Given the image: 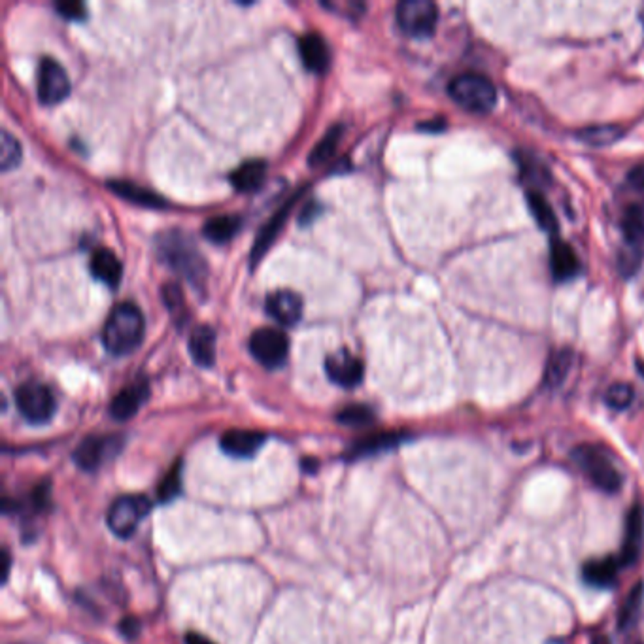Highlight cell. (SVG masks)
Returning a JSON list of instances; mask_svg holds the SVG:
<instances>
[{
    "instance_id": "6da1fadb",
    "label": "cell",
    "mask_w": 644,
    "mask_h": 644,
    "mask_svg": "<svg viewBox=\"0 0 644 644\" xmlns=\"http://www.w3.org/2000/svg\"><path fill=\"white\" fill-rule=\"evenodd\" d=\"M144 337V316L135 303H120L113 306L103 327V342L112 353L133 352Z\"/></svg>"
},
{
    "instance_id": "7a4b0ae2",
    "label": "cell",
    "mask_w": 644,
    "mask_h": 644,
    "mask_svg": "<svg viewBox=\"0 0 644 644\" xmlns=\"http://www.w3.org/2000/svg\"><path fill=\"white\" fill-rule=\"evenodd\" d=\"M157 252L163 260L190 282L200 283L206 276V263L193 240L182 231H167L157 240Z\"/></svg>"
},
{
    "instance_id": "3957f363",
    "label": "cell",
    "mask_w": 644,
    "mask_h": 644,
    "mask_svg": "<svg viewBox=\"0 0 644 644\" xmlns=\"http://www.w3.org/2000/svg\"><path fill=\"white\" fill-rule=\"evenodd\" d=\"M570 457L572 463H575L599 490L614 493L622 488L624 477L607 450L594 445H580L572 450Z\"/></svg>"
},
{
    "instance_id": "277c9868",
    "label": "cell",
    "mask_w": 644,
    "mask_h": 644,
    "mask_svg": "<svg viewBox=\"0 0 644 644\" xmlns=\"http://www.w3.org/2000/svg\"><path fill=\"white\" fill-rule=\"evenodd\" d=\"M448 93L457 105L469 112L485 113L497 103L495 85L480 74H462L450 81Z\"/></svg>"
},
{
    "instance_id": "5b68a950",
    "label": "cell",
    "mask_w": 644,
    "mask_h": 644,
    "mask_svg": "<svg viewBox=\"0 0 644 644\" xmlns=\"http://www.w3.org/2000/svg\"><path fill=\"white\" fill-rule=\"evenodd\" d=\"M150 510L151 500L146 495H121L113 500L106 514L110 531L120 539H128L136 531L138 524L148 516Z\"/></svg>"
},
{
    "instance_id": "8992f818",
    "label": "cell",
    "mask_w": 644,
    "mask_h": 644,
    "mask_svg": "<svg viewBox=\"0 0 644 644\" xmlns=\"http://www.w3.org/2000/svg\"><path fill=\"white\" fill-rule=\"evenodd\" d=\"M625 252L622 253L624 275H633L644 260V203L629 205L622 218Z\"/></svg>"
},
{
    "instance_id": "52a82bcc",
    "label": "cell",
    "mask_w": 644,
    "mask_h": 644,
    "mask_svg": "<svg viewBox=\"0 0 644 644\" xmlns=\"http://www.w3.org/2000/svg\"><path fill=\"white\" fill-rule=\"evenodd\" d=\"M16 405L21 416L35 425L46 423L55 414V397L48 385L28 380L16 390Z\"/></svg>"
},
{
    "instance_id": "ba28073f",
    "label": "cell",
    "mask_w": 644,
    "mask_h": 644,
    "mask_svg": "<svg viewBox=\"0 0 644 644\" xmlns=\"http://www.w3.org/2000/svg\"><path fill=\"white\" fill-rule=\"evenodd\" d=\"M395 16L403 33L414 38H425L435 31L438 8L431 0H403L397 4Z\"/></svg>"
},
{
    "instance_id": "9c48e42d",
    "label": "cell",
    "mask_w": 644,
    "mask_h": 644,
    "mask_svg": "<svg viewBox=\"0 0 644 644\" xmlns=\"http://www.w3.org/2000/svg\"><path fill=\"white\" fill-rule=\"evenodd\" d=\"M250 352L261 365L276 369L288 360L290 340L278 329L261 327L250 337Z\"/></svg>"
},
{
    "instance_id": "30bf717a",
    "label": "cell",
    "mask_w": 644,
    "mask_h": 644,
    "mask_svg": "<svg viewBox=\"0 0 644 644\" xmlns=\"http://www.w3.org/2000/svg\"><path fill=\"white\" fill-rule=\"evenodd\" d=\"M123 448V437H88L80 442L74 452V463L81 469L93 472L110 457L116 455Z\"/></svg>"
},
{
    "instance_id": "8fae6325",
    "label": "cell",
    "mask_w": 644,
    "mask_h": 644,
    "mask_svg": "<svg viewBox=\"0 0 644 644\" xmlns=\"http://www.w3.org/2000/svg\"><path fill=\"white\" fill-rule=\"evenodd\" d=\"M70 91V80L65 68L51 57H44L38 68V98L42 105L51 106L61 103Z\"/></svg>"
},
{
    "instance_id": "7c38bea8",
    "label": "cell",
    "mask_w": 644,
    "mask_h": 644,
    "mask_svg": "<svg viewBox=\"0 0 644 644\" xmlns=\"http://www.w3.org/2000/svg\"><path fill=\"white\" fill-rule=\"evenodd\" d=\"M325 372L329 380L340 385V388H355L363 380L365 367L360 357H355L350 350L342 348L327 355Z\"/></svg>"
},
{
    "instance_id": "4fadbf2b",
    "label": "cell",
    "mask_w": 644,
    "mask_h": 644,
    "mask_svg": "<svg viewBox=\"0 0 644 644\" xmlns=\"http://www.w3.org/2000/svg\"><path fill=\"white\" fill-rule=\"evenodd\" d=\"M267 435L261 431H250V429H231L221 435L220 438V446L221 450L237 457V460H250L257 452L261 450V446L267 442Z\"/></svg>"
},
{
    "instance_id": "5bb4252c",
    "label": "cell",
    "mask_w": 644,
    "mask_h": 644,
    "mask_svg": "<svg viewBox=\"0 0 644 644\" xmlns=\"http://www.w3.org/2000/svg\"><path fill=\"white\" fill-rule=\"evenodd\" d=\"M148 395H150V388H148L146 380H135L133 384H128L127 388H123L116 397L112 399V403H110L112 418L118 422H125L128 418H133L135 414L140 410V407L146 403Z\"/></svg>"
},
{
    "instance_id": "9a60e30c",
    "label": "cell",
    "mask_w": 644,
    "mask_h": 644,
    "mask_svg": "<svg viewBox=\"0 0 644 644\" xmlns=\"http://www.w3.org/2000/svg\"><path fill=\"white\" fill-rule=\"evenodd\" d=\"M642 547H644V507L635 505L629 510L625 518V537L620 554L622 565L624 567L633 565L640 557Z\"/></svg>"
},
{
    "instance_id": "2e32d148",
    "label": "cell",
    "mask_w": 644,
    "mask_h": 644,
    "mask_svg": "<svg viewBox=\"0 0 644 644\" xmlns=\"http://www.w3.org/2000/svg\"><path fill=\"white\" fill-rule=\"evenodd\" d=\"M267 312L283 325H293L303 316V299L291 290H278L267 297Z\"/></svg>"
},
{
    "instance_id": "e0dca14e",
    "label": "cell",
    "mask_w": 644,
    "mask_h": 644,
    "mask_svg": "<svg viewBox=\"0 0 644 644\" xmlns=\"http://www.w3.org/2000/svg\"><path fill=\"white\" fill-rule=\"evenodd\" d=\"M299 53L305 66L312 73L323 74L331 63V53H329L327 42L320 33H306L299 38Z\"/></svg>"
},
{
    "instance_id": "ac0fdd59",
    "label": "cell",
    "mask_w": 644,
    "mask_h": 644,
    "mask_svg": "<svg viewBox=\"0 0 644 644\" xmlns=\"http://www.w3.org/2000/svg\"><path fill=\"white\" fill-rule=\"evenodd\" d=\"M622 567L620 557H601V560H592L584 565L582 578L594 588H612Z\"/></svg>"
},
{
    "instance_id": "d6986e66",
    "label": "cell",
    "mask_w": 644,
    "mask_h": 644,
    "mask_svg": "<svg viewBox=\"0 0 644 644\" xmlns=\"http://www.w3.org/2000/svg\"><path fill=\"white\" fill-rule=\"evenodd\" d=\"M408 437L405 433H380V435H372L367 437L363 440H357L355 445L346 452V457L352 462L361 460V457H369V455H376L382 454L385 450L397 448L400 442H405Z\"/></svg>"
},
{
    "instance_id": "ffe728a7",
    "label": "cell",
    "mask_w": 644,
    "mask_h": 644,
    "mask_svg": "<svg viewBox=\"0 0 644 644\" xmlns=\"http://www.w3.org/2000/svg\"><path fill=\"white\" fill-rule=\"evenodd\" d=\"M190 353L200 367H212L216 361V333L208 325H198L190 337Z\"/></svg>"
},
{
    "instance_id": "44dd1931",
    "label": "cell",
    "mask_w": 644,
    "mask_h": 644,
    "mask_svg": "<svg viewBox=\"0 0 644 644\" xmlns=\"http://www.w3.org/2000/svg\"><path fill=\"white\" fill-rule=\"evenodd\" d=\"M89 268L97 280L105 282L110 288H116L121 280V263L110 248H97L91 255Z\"/></svg>"
},
{
    "instance_id": "7402d4cb",
    "label": "cell",
    "mask_w": 644,
    "mask_h": 644,
    "mask_svg": "<svg viewBox=\"0 0 644 644\" xmlns=\"http://www.w3.org/2000/svg\"><path fill=\"white\" fill-rule=\"evenodd\" d=\"M550 267L555 280H569L572 276H577L580 270V263L575 250L562 240H554L550 252Z\"/></svg>"
},
{
    "instance_id": "603a6c76",
    "label": "cell",
    "mask_w": 644,
    "mask_h": 644,
    "mask_svg": "<svg viewBox=\"0 0 644 644\" xmlns=\"http://www.w3.org/2000/svg\"><path fill=\"white\" fill-rule=\"evenodd\" d=\"M267 165L261 159H252L238 165L231 173V182L238 191H253L263 183Z\"/></svg>"
},
{
    "instance_id": "cb8c5ba5",
    "label": "cell",
    "mask_w": 644,
    "mask_h": 644,
    "mask_svg": "<svg viewBox=\"0 0 644 644\" xmlns=\"http://www.w3.org/2000/svg\"><path fill=\"white\" fill-rule=\"evenodd\" d=\"M110 190L113 193H118L121 198H127L131 200V203H136L140 206H151V208H161L165 206L167 203L159 197L151 193L150 190H144L140 188V185H135L131 182H121V180H112L110 183Z\"/></svg>"
},
{
    "instance_id": "d4e9b609",
    "label": "cell",
    "mask_w": 644,
    "mask_h": 644,
    "mask_svg": "<svg viewBox=\"0 0 644 644\" xmlns=\"http://www.w3.org/2000/svg\"><path fill=\"white\" fill-rule=\"evenodd\" d=\"M240 223H242V220H240V216H237V213H227V216H216V218H212V220H208L205 223L203 235L208 240L216 242V244H223V242L231 240L238 233Z\"/></svg>"
},
{
    "instance_id": "484cf974",
    "label": "cell",
    "mask_w": 644,
    "mask_h": 644,
    "mask_svg": "<svg viewBox=\"0 0 644 644\" xmlns=\"http://www.w3.org/2000/svg\"><path fill=\"white\" fill-rule=\"evenodd\" d=\"M527 203H529V210H531L537 223L548 233H557V220H555V213H554L552 206L548 205V200L539 191H529Z\"/></svg>"
},
{
    "instance_id": "4316f807",
    "label": "cell",
    "mask_w": 644,
    "mask_h": 644,
    "mask_svg": "<svg viewBox=\"0 0 644 644\" xmlns=\"http://www.w3.org/2000/svg\"><path fill=\"white\" fill-rule=\"evenodd\" d=\"M342 128H345L342 125H333V127L329 128V131L325 133V136L318 142V144L314 146V150H312V153H310V157H308V163H310L312 167H314V165H320V163H323V161H327L329 157L333 155V151H335V148H337V144H338V140H340Z\"/></svg>"
},
{
    "instance_id": "83f0119b",
    "label": "cell",
    "mask_w": 644,
    "mask_h": 644,
    "mask_svg": "<svg viewBox=\"0 0 644 644\" xmlns=\"http://www.w3.org/2000/svg\"><path fill=\"white\" fill-rule=\"evenodd\" d=\"M642 595H644V586L642 584H637L635 588L629 592L625 603L620 610V629L622 632H625V629L633 627L635 622L639 620V614H640V607H642Z\"/></svg>"
},
{
    "instance_id": "f1b7e54d",
    "label": "cell",
    "mask_w": 644,
    "mask_h": 644,
    "mask_svg": "<svg viewBox=\"0 0 644 644\" xmlns=\"http://www.w3.org/2000/svg\"><path fill=\"white\" fill-rule=\"evenodd\" d=\"M182 469H183V463H182V460H178V463L170 467L163 482L159 484L157 497H159L161 503H170V500H175L182 493Z\"/></svg>"
},
{
    "instance_id": "f546056e",
    "label": "cell",
    "mask_w": 644,
    "mask_h": 644,
    "mask_svg": "<svg viewBox=\"0 0 644 644\" xmlns=\"http://www.w3.org/2000/svg\"><path fill=\"white\" fill-rule=\"evenodd\" d=\"M290 208H291V203H288V205H285L278 213H276V216L273 218V220H270L267 225H265V229H263V231H261V235H260V238H257L255 240V246H253V252H252V257H253V261H257V260H260V257L265 253V250L268 248V244H270V242H273V238L276 237V233H278V229H280V225H282V221H283V218H285V212H290Z\"/></svg>"
},
{
    "instance_id": "4dcf8cb0",
    "label": "cell",
    "mask_w": 644,
    "mask_h": 644,
    "mask_svg": "<svg viewBox=\"0 0 644 644\" xmlns=\"http://www.w3.org/2000/svg\"><path fill=\"white\" fill-rule=\"evenodd\" d=\"M19 161H21L19 142L8 131H3L0 133V167H3V170H10L13 167H18Z\"/></svg>"
},
{
    "instance_id": "1f68e13d",
    "label": "cell",
    "mask_w": 644,
    "mask_h": 644,
    "mask_svg": "<svg viewBox=\"0 0 644 644\" xmlns=\"http://www.w3.org/2000/svg\"><path fill=\"white\" fill-rule=\"evenodd\" d=\"M337 420L345 425L361 427V425H369L375 422V412L365 405H350L337 414Z\"/></svg>"
},
{
    "instance_id": "d6a6232c",
    "label": "cell",
    "mask_w": 644,
    "mask_h": 644,
    "mask_svg": "<svg viewBox=\"0 0 644 644\" xmlns=\"http://www.w3.org/2000/svg\"><path fill=\"white\" fill-rule=\"evenodd\" d=\"M633 397H635V392L629 384H614L610 385V388L607 390L605 393V403L610 407V408H617V410H624L627 408L629 405L633 403Z\"/></svg>"
},
{
    "instance_id": "836d02e7",
    "label": "cell",
    "mask_w": 644,
    "mask_h": 644,
    "mask_svg": "<svg viewBox=\"0 0 644 644\" xmlns=\"http://www.w3.org/2000/svg\"><path fill=\"white\" fill-rule=\"evenodd\" d=\"M580 138L590 142V144H610L612 140L620 138V128L617 127H594V128H586V131L580 133Z\"/></svg>"
},
{
    "instance_id": "e575fe53",
    "label": "cell",
    "mask_w": 644,
    "mask_h": 644,
    "mask_svg": "<svg viewBox=\"0 0 644 644\" xmlns=\"http://www.w3.org/2000/svg\"><path fill=\"white\" fill-rule=\"evenodd\" d=\"M569 353H560L554 355V360L548 365V372H547V382L550 385H560L563 382V378L567 376L569 372Z\"/></svg>"
},
{
    "instance_id": "d590c367",
    "label": "cell",
    "mask_w": 644,
    "mask_h": 644,
    "mask_svg": "<svg viewBox=\"0 0 644 644\" xmlns=\"http://www.w3.org/2000/svg\"><path fill=\"white\" fill-rule=\"evenodd\" d=\"M322 4L323 8L338 13L342 18H357L360 13L365 12V4L357 3V0H348V3H345V0H331V3H322Z\"/></svg>"
},
{
    "instance_id": "8d00e7d4",
    "label": "cell",
    "mask_w": 644,
    "mask_h": 644,
    "mask_svg": "<svg viewBox=\"0 0 644 644\" xmlns=\"http://www.w3.org/2000/svg\"><path fill=\"white\" fill-rule=\"evenodd\" d=\"M55 8L66 19H83L85 18V6L81 3H76V0H65V3H57Z\"/></svg>"
},
{
    "instance_id": "74e56055",
    "label": "cell",
    "mask_w": 644,
    "mask_h": 644,
    "mask_svg": "<svg viewBox=\"0 0 644 644\" xmlns=\"http://www.w3.org/2000/svg\"><path fill=\"white\" fill-rule=\"evenodd\" d=\"M163 295H165V305L170 310H173L175 306H183V295L176 283H167L163 288Z\"/></svg>"
},
{
    "instance_id": "f35d334b",
    "label": "cell",
    "mask_w": 644,
    "mask_h": 644,
    "mask_svg": "<svg viewBox=\"0 0 644 644\" xmlns=\"http://www.w3.org/2000/svg\"><path fill=\"white\" fill-rule=\"evenodd\" d=\"M120 633H121L125 639H128V640L136 639V637H138V633H140V622H138L136 618H133V617H127V618H123V620L120 622Z\"/></svg>"
},
{
    "instance_id": "ab89813d",
    "label": "cell",
    "mask_w": 644,
    "mask_h": 644,
    "mask_svg": "<svg viewBox=\"0 0 644 644\" xmlns=\"http://www.w3.org/2000/svg\"><path fill=\"white\" fill-rule=\"evenodd\" d=\"M629 182H632L633 188L644 190V165H639L629 173Z\"/></svg>"
},
{
    "instance_id": "60d3db41",
    "label": "cell",
    "mask_w": 644,
    "mask_h": 644,
    "mask_svg": "<svg viewBox=\"0 0 644 644\" xmlns=\"http://www.w3.org/2000/svg\"><path fill=\"white\" fill-rule=\"evenodd\" d=\"M185 644H216V642H212L210 639L198 635V633H188L185 635Z\"/></svg>"
},
{
    "instance_id": "b9f144b4",
    "label": "cell",
    "mask_w": 644,
    "mask_h": 644,
    "mask_svg": "<svg viewBox=\"0 0 644 644\" xmlns=\"http://www.w3.org/2000/svg\"><path fill=\"white\" fill-rule=\"evenodd\" d=\"M10 565H12V557L8 554V550H3V584L8 580V572H10Z\"/></svg>"
},
{
    "instance_id": "7bdbcfd3",
    "label": "cell",
    "mask_w": 644,
    "mask_h": 644,
    "mask_svg": "<svg viewBox=\"0 0 644 644\" xmlns=\"http://www.w3.org/2000/svg\"><path fill=\"white\" fill-rule=\"evenodd\" d=\"M300 467H303V470H306V472H316L320 465L316 460H300Z\"/></svg>"
},
{
    "instance_id": "ee69618b",
    "label": "cell",
    "mask_w": 644,
    "mask_h": 644,
    "mask_svg": "<svg viewBox=\"0 0 644 644\" xmlns=\"http://www.w3.org/2000/svg\"><path fill=\"white\" fill-rule=\"evenodd\" d=\"M594 644H609V639L607 637H595Z\"/></svg>"
}]
</instances>
